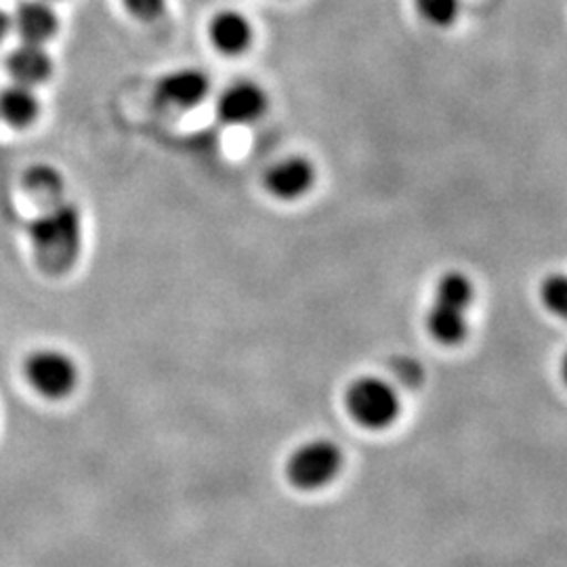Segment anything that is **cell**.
<instances>
[{
    "instance_id": "1",
    "label": "cell",
    "mask_w": 567,
    "mask_h": 567,
    "mask_svg": "<svg viewBox=\"0 0 567 567\" xmlns=\"http://www.w3.org/2000/svg\"><path fill=\"white\" fill-rule=\"evenodd\" d=\"M28 234L39 264L47 271L61 274L81 252V213L72 204H55L30 224Z\"/></svg>"
},
{
    "instance_id": "2",
    "label": "cell",
    "mask_w": 567,
    "mask_h": 567,
    "mask_svg": "<svg viewBox=\"0 0 567 567\" xmlns=\"http://www.w3.org/2000/svg\"><path fill=\"white\" fill-rule=\"evenodd\" d=\"M475 299V288L463 271H447L433 290V301L426 311L429 334L440 344L456 347L468 337V311Z\"/></svg>"
},
{
    "instance_id": "3",
    "label": "cell",
    "mask_w": 567,
    "mask_h": 567,
    "mask_svg": "<svg viewBox=\"0 0 567 567\" xmlns=\"http://www.w3.org/2000/svg\"><path fill=\"white\" fill-rule=\"evenodd\" d=\"M344 405L358 425L372 431L393 425L402 412L398 389L381 377L355 379L347 389Z\"/></svg>"
},
{
    "instance_id": "4",
    "label": "cell",
    "mask_w": 567,
    "mask_h": 567,
    "mask_svg": "<svg viewBox=\"0 0 567 567\" xmlns=\"http://www.w3.org/2000/svg\"><path fill=\"white\" fill-rule=\"evenodd\" d=\"M343 465V450L332 440H311L288 456L286 477L297 489L313 492L330 486Z\"/></svg>"
},
{
    "instance_id": "5",
    "label": "cell",
    "mask_w": 567,
    "mask_h": 567,
    "mask_svg": "<svg viewBox=\"0 0 567 567\" xmlns=\"http://www.w3.org/2000/svg\"><path fill=\"white\" fill-rule=\"evenodd\" d=\"M23 377L42 398L63 400L79 385V365L60 349L42 347L25 358Z\"/></svg>"
},
{
    "instance_id": "6",
    "label": "cell",
    "mask_w": 567,
    "mask_h": 567,
    "mask_svg": "<svg viewBox=\"0 0 567 567\" xmlns=\"http://www.w3.org/2000/svg\"><path fill=\"white\" fill-rule=\"evenodd\" d=\"M316 166L303 156H286L265 171V189L284 203L307 196L316 185Z\"/></svg>"
},
{
    "instance_id": "7",
    "label": "cell",
    "mask_w": 567,
    "mask_h": 567,
    "mask_svg": "<svg viewBox=\"0 0 567 567\" xmlns=\"http://www.w3.org/2000/svg\"><path fill=\"white\" fill-rule=\"evenodd\" d=\"M269 107V100L264 86L257 82L236 81L227 84L219 100H217V114L225 124L243 126L264 118Z\"/></svg>"
},
{
    "instance_id": "8",
    "label": "cell",
    "mask_w": 567,
    "mask_h": 567,
    "mask_svg": "<svg viewBox=\"0 0 567 567\" xmlns=\"http://www.w3.org/2000/svg\"><path fill=\"white\" fill-rule=\"evenodd\" d=\"M210 81L198 68H182L164 74L156 84V100L164 107L192 110L206 100Z\"/></svg>"
},
{
    "instance_id": "9",
    "label": "cell",
    "mask_w": 567,
    "mask_h": 567,
    "mask_svg": "<svg viewBox=\"0 0 567 567\" xmlns=\"http://www.w3.org/2000/svg\"><path fill=\"white\" fill-rule=\"evenodd\" d=\"M252 25L240 11L225 9L208 23V41L213 42V47L219 53H224L225 58H236L246 53L252 44Z\"/></svg>"
},
{
    "instance_id": "10",
    "label": "cell",
    "mask_w": 567,
    "mask_h": 567,
    "mask_svg": "<svg viewBox=\"0 0 567 567\" xmlns=\"http://www.w3.org/2000/svg\"><path fill=\"white\" fill-rule=\"evenodd\" d=\"M13 30L20 34L21 42L44 44L55 37L60 20L53 7L44 0H25L11 16Z\"/></svg>"
},
{
    "instance_id": "11",
    "label": "cell",
    "mask_w": 567,
    "mask_h": 567,
    "mask_svg": "<svg viewBox=\"0 0 567 567\" xmlns=\"http://www.w3.org/2000/svg\"><path fill=\"white\" fill-rule=\"evenodd\" d=\"M7 72L13 82L34 89L51 79L53 61L42 44L21 42L7 58Z\"/></svg>"
},
{
    "instance_id": "12",
    "label": "cell",
    "mask_w": 567,
    "mask_h": 567,
    "mask_svg": "<svg viewBox=\"0 0 567 567\" xmlns=\"http://www.w3.org/2000/svg\"><path fill=\"white\" fill-rule=\"evenodd\" d=\"M39 116V97L34 89L13 82L0 91V121L16 128L30 126Z\"/></svg>"
},
{
    "instance_id": "13",
    "label": "cell",
    "mask_w": 567,
    "mask_h": 567,
    "mask_svg": "<svg viewBox=\"0 0 567 567\" xmlns=\"http://www.w3.org/2000/svg\"><path fill=\"white\" fill-rule=\"evenodd\" d=\"M419 16L437 28H447L458 20L463 11V0H414Z\"/></svg>"
},
{
    "instance_id": "14",
    "label": "cell",
    "mask_w": 567,
    "mask_h": 567,
    "mask_svg": "<svg viewBox=\"0 0 567 567\" xmlns=\"http://www.w3.org/2000/svg\"><path fill=\"white\" fill-rule=\"evenodd\" d=\"M540 301L545 309L567 322V274H550L540 284Z\"/></svg>"
},
{
    "instance_id": "15",
    "label": "cell",
    "mask_w": 567,
    "mask_h": 567,
    "mask_svg": "<svg viewBox=\"0 0 567 567\" xmlns=\"http://www.w3.org/2000/svg\"><path fill=\"white\" fill-rule=\"evenodd\" d=\"M25 183L32 192H39L44 196H53L61 192V175L51 166H34L25 173Z\"/></svg>"
},
{
    "instance_id": "16",
    "label": "cell",
    "mask_w": 567,
    "mask_h": 567,
    "mask_svg": "<svg viewBox=\"0 0 567 567\" xmlns=\"http://www.w3.org/2000/svg\"><path fill=\"white\" fill-rule=\"evenodd\" d=\"M122 7L137 20H158L166 9V0H122Z\"/></svg>"
},
{
    "instance_id": "17",
    "label": "cell",
    "mask_w": 567,
    "mask_h": 567,
    "mask_svg": "<svg viewBox=\"0 0 567 567\" xmlns=\"http://www.w3.org/2000/svg\"><path fill=\"white\" fill-rule=\"evenodd\" d=\"M391 372H393V377L398 381H402L408 386L419 385L421 379H423L421 365H419L416 360H412V358H398V360H393Z\"/></svg>"
},
{
    "instance_id": "18",
    "label": "cell",
    "mask_w": 567,
    "mask_h": 567,
    "mask_svg": "<svg viewBox=\"0 0 567 567\" xmlns=\"http://www.w3.org/2000/svg\"><path fill=\"white\" fill-rule=\"evenodd\" d=\"M13 30V20L4 11H0V42L7 39V34Z\"/></svg>"
},
{
    "instance_id": "19",
    "label": "cell",
    "mask_w": 567,
    "mask_h": 567,
    "mask_svg": "<svg viewBox=\"0 0 567 567\" xmlns=\"http://www.w3.org/2000/svg\"><path fill=\"white\" fill-rule=\"evenodd\" d=\"M561 379H564V381H566V385H567V351H566V355H564V360H561Z\"/></svg>"
}]
</instances>
